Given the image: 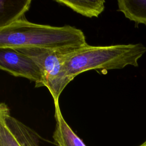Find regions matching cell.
<instances>
[{
  "instance_id": "8fae6325",
  "label": "cell",
  "mask_w": 146,
  "mask_h": 146,
  "mask_svg": "<svg viewBox=\"0 0 146 146\" xmlns=\"http://www.w3.org/2000/svg\"><path fill=\"white\" fill-rule=\"evenodd\" d=\"M139 146H146V141L144 142L143 144H141V145H140Z\"/></svg>"
},
{
  "instance_id": "30bf717a",
  "label": "cell",
  "mask_w": 146,
  "mask_h": 146,
  "mask_svg": "<svg viewBox=\"0 0 146 146\" xmlns=\"http://www.w3.org/2000/svg\"><path fill=\"white\" fill-rule=\"evenodd\" d=\"M0 146H21L5 120L0 116Z\"/></svg>"
},
{
  "instance_id": "9c48e42d",
  "label": "cell",
  "mask_w": 146,
  "mask_h": 146,
  "mask_svg": "<svg viewBox=\"0 0 146 146\" xmlns=\"http://www.w3.org/2000/svg\"><path fill=\"white\" fill-rule=\"evenodd\" d=\"M55 2L66 6L73 11L88 18L98 17L104 10L106 2L104 0H58Z\"/></svg>"
},
{
  "instance_id": "277c9868",
  "label": "cell",
  "mask_w": 146,
  "mask_h": 146,
  "mask_svg": "<svg viewBox=\"0 0 146 146\" xmlns=\"http://www.w3.org/2000/svg\"><path fill=\"white\" fill-rule=\"evenodd\" d=\"M0 69L13 76L35 82V87L44 86L42 73L36 62L14 48H0Z\"/></svg>"
},
{
  "instance_id": "52a82bcc",
  "label": "cell",
  "mask_w": 146,
  "mask_h": 146,
  "mask_svg": "<svg viewBox=\"0 0 146 146\" xmlns=\"http://www.w3.org/2000/svg\"><path fill=\"white\" fill-rule=\"evenodd\" d=\"M31 0L0 1V29L25 17L30 7Z\"/></svg>"
},
{
  "instance_id": "7a4b0ae2",
  "label": "cell",
  "mask_w": 146,
  "mask_h": 146,
  "mask_svg": "<svg viewBox=\"0 0 146 146\" xmlns=\"http://www.w3.org/2000/svg\"><path fill=\"white\" fill-rule=\"evenodd\" d=\"M141 43L91 46L88 44L67 52L64 68L72 80L88 70L122 69L127 66L137 67L139 59L145 53Z\"/></svg>"
},
{
  "instance_id": "5b68a950",
  "label": "cell",
  "mask_w": 146,
  "mask_h": 146,
  "mask_svg": "<svg viewBox=\"0 0 146 146\" xmlns=\"http://www.w3.org/2000/svg\"><path fill=\"white\" fill-rule=\"evenodd\" d=\"M0 116L5 119L21 146H40L39 135L34 130L11 116L10 110L5 103H1L0 104Z\"/></svg>"
},
{
  "instance_id": "ba28073f",
  "label": "cell",
  "mask_w": 146,
  "mask_h": 146,
  "mask_svg": "<svg viewBox=\"0 0 146 146\" xmlns=\"http://www.w3.org/2000/svg\"><path fill=\"white\" fill-rule=\"evenodd\" d=\"M118 11L125 18L139 25H146V0H118Z\"/></svg>"
},
{
  "instance_id": "3957f363",
  "label": "cell",
  "mask_w": 146,
  "mask_h": 146,
  "mask_svg": "<svg viewBox=\"0 0 146 146\" xmlns=\"http://www.w3.org/2000/svg\"><path fill=\"white\" fill-rule=\"evenodd\" d=\"M75 48L54 50L33 47L14 48L30 56L39 67L43 75L44 87L49 90L54 102H59L62 92L72 80L66 73L64 60L66 54Z\"/></svg>"
},
{
  "instance_id": "6da1fadb",
  "label": "cell",
  "mask_w": 146,
  "mask_h": 146,
  "mask_svg": "<svg viewBox=\"0 0 146 146\" xmlns=\"http://www.w3.org/2000/svg\"><path fill=\"white\" fill-rule=\"evenodd\" d=\"M87 44L83 32L75 27L31 22L25 17L0 29V48L33 47L67 50Z\"/></svg>"
},
{
  "instance_id": "8992f818",
  "label": "cell",
  "mask_w": 146,
  "mask_h": 146,
  "mask_svg": "<svg viewBox=\"0 0 146 146\" xmlns=\"http://www.w3.org/2000/svg\"><path fill=\"white\" fill-rule=\"evenodd\" d=\"M55 128L53 139L58 146H86L83 141L72 130L60 111L59 102H54Z\"/></svg>"
}]
</instances>
